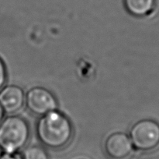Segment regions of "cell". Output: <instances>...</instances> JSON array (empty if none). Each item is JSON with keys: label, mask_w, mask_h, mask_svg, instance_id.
I'll return each mask as SVG.
<instances>
[{"label": "cell", "mask_w": 159, "mask_h": 159, "mask_svg": "<svg viewBox=\"0 0 159 159\" xmlns=\"http://www.w3.org/2000/svg\"><path fill=\"white\" fill-rule=\"evenodd\" d=\"M36 130L40 143L52 150L66 147L73 136V127L70 120L57 110L41 116L37 122Z\"/></svg>", "instance_id": "obj_1"}, {"label": "cell", "mask_w": 159, "mask_h": 159, "mask_svg": "<svg viewBox=\"0 0 159 159\" xmlns=\"http://www.w3.org/2000/svg\"><path fill=\"white\" fill-rule=\"evenodd\" d=\"M30 127L22 117L10 115L0 123V149L5 153H16L27 143Z\"/></svg>", "instance_id": "obj_2"}, {"label": "cell", "mask_w": 159, "mask_h": 159, "mask_svg": "<svg viewBox=\"0 0 159 159\" xmlns=\"http://www.w3.org/2000/svg\"><path fill=\"white\" fill-rule=\"evenodd\" d=\"M130 139L138 151H152L159 145V124L152 119L140 120L130 129Z\"/></svg>", "instance_id": "obj_3"}, {"label": "cell", "mask_w": 159, "mask_h": 159, "mask_svg": "<svg viewBox=\"0 0 159 159\" xmlns=\"http://www.w3.org/2000/svg\"><path fill=\"white\" fill-rule=\"evenodd\" d=\"M25 104L30 112L37 116H43L57 110L55 97L48 89L35 87L28 90L25 95Z\"/></svg>", "instance_id": "obj_4"}, {"label": "cell", "mask_w": 159, "mask_h": 159, "mask_svg": "<svg viewBox=\"0 0 159 159\" xmlns=\"http://www.w3.org/2000/svg\"><path fill=\"white\" fill-rule=\"evenodd\" d=\"M104 150L110 159H127L133 151V144L126 133L114 132L107 138Z\"/></svg>", "instance_id": "obj_5"}, {"label": "cell", "mask_w": 159, "mask_h": 159, "mask_svg": "<svg viewBox=\"0 0 159 159\" xmlns=\"http://www.w3.org/2000/svg\"><path fill=\"white\" fill-rule=\"evenodd\" d=\"M24 104V92L19 86L9 85L0 90V105L6 114L16 113Z\"/></svg>", "instance_id": "obj_6"}, {"label": "cell", "mask_w": 159, "mask_h": 159, "mask_svg": "<svg viewBox=\"0 0 159 159\" xmlns=\"http://www.w3.org/2000/svg\"><path fill=\"white\" fill-rule=\"evenodd\" d=\"M156 0H124V6L132 16L142 17L154 10Z\"/></svg>", "instance_id": "obj_7"}, {"label": "cell", "mask_w": 159, "mask_h": 159, "mask_svg": "<svg viewBox=\"0 0 159 159\" xmlns=\"http://www.w3.org/2000/svg\"><path fill=\"white\" fill-rule=\"evenodd\" d=\"M23 159H48V154L43 147L30 146L23 151Z\"/></svg>", "instance_id": "obj_8"}, {"label": "cell", "mask_w": 159, "mask_h": 159, "mask_svg": "<svg viewBox=\"0 0 159 159\" xmlns=\"http://www.w3.org/2000/svg\"><path fill=\"white\" fill-rule=\"evenodd\" d=\"M6 81V69L3 61L0 59V90Z\"/></svg>", "instance_id": "obj_9"}, {"label": "cell", "mask_w": 159, "mask_h": 159, "mask_svg": "<svg viewBox=\"0 0 159 159\" xmlns=\"http://www.w3.org/2000/svg\"><path fill=\"white\" fill-rule=\"evenodd\" d=\"M0 159H23L21 156L18 155L16 153L10 154V153H5L0 156Z\"/></svg>", "instance_id": "obj_10"}, {"label": "cell", "mask_w": 159, "mask_h": 159, "mask_svg": "<svg viewBox=\"0 0 159 159\" xmlns=\"http://www.w3.org/2000/svg\"><path fill=\"white\" fill-rule=\"evenodd\" d=\"M3 114H4V111H3V109L2 108L1 105H0V123H1L2 121Z\"/></svg>", "instance_id": "obj_11"}]
</instances>
